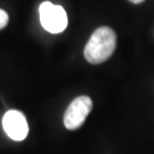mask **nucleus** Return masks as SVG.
Returning <instances> with one entry per match:
<instances>
[{"label":"nucleus","mask_w":154,"mask_h":154,"mask_svg":"<svg viewBox=\"0 0 154 154\" xmlns=\"http://www.w3.org/2000/svg\"><path fill=\"white\" fill-rule=\"evenodd\" d=\"M116 47V34L109 26L95 30L85 47V58L91 64H100L107 61Z\"/></svg>","instance_id":"nucleus-1"},{"label":"nucleus","mask_w":154,"mask_h":154,"mask_svg":"<svg viewBox=\"0 0 154 154\" xmlns=\"http://www.w3.org/2000/svg\"><path fill=\"white\" fill-rule=\"evenodd\" d=\"M40 22L45 30L50 33H61L67 26V15L62 6L45 1L39 7Z\"/></svg>","instance_id":"nucleus-2"},{"label":"nucleus","mask_w":154,"mask_h":154,"mask_svg":"<svg viewBox=\"0 0 154 154\" xmlns=\"http://www.w3.org/2000/svg\"><path fill=\"white\" fill-rule=\"evenodd\" d=\"M93 109V100L88 96H79L66 109L64 114V126L69 130H75L83 125Z\"/></svg>","instance_id":"nucleus-3"},{"label":"nucleus","mask_w":154,"mask_h":154,"mask_svg":"<svg viewBox=\"0 0 154 154\" xmlns=\"http://www.w3.org/2000/svg\"><path fill=\"white\" fill-rule=\"evenodd\" d=\"M2 127L7 136L16 142L25 139L29 134V125L26 118L21 111H7L2 118Z\"/></svg>","instance_id":"nucleus-4"},{"label":"nucleus","mask_w":154,"mask_h":154,"mask_svg":"<svg viewBox=\"0 0 154 154\" xmlns=\"http://www.w3.org/2000/svg\"><path fill=\"white\" fill-rule=\"evenodd\" d=\"M8 21H9L8 14L4 9H0V30L4 29L8 24Z\"/></svg>","instance_id":"nucleus-5"},{"label":"nucleus","mask_w":154,"mask_h":154,"mask_svg":"<svg viewBox=\"0 0 154 154\" xmlns=\"http://www.w3.org/2000/svg\"><path fill=\"white\" fill-rule=\"evenodd\" d=\"M130 2H132V4H142L143 1H145V0H129Z\"/></svg>","instance_id":"nucleus-6"}]
</instances>
